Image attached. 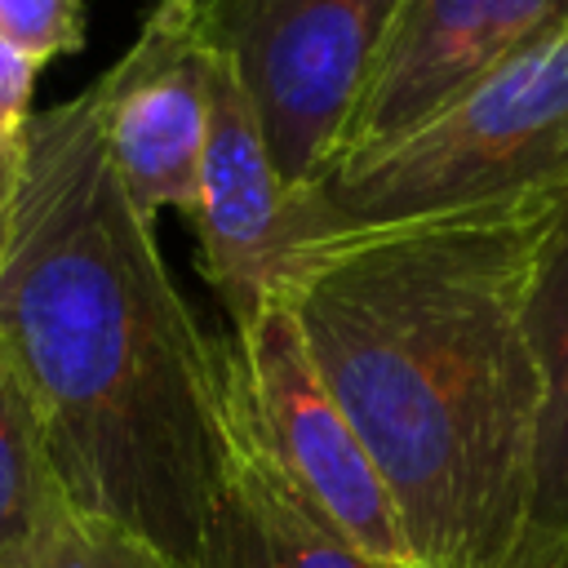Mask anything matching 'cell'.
I'll return each instance as SVG.
<instances>
[{"instance_id": "obj_1", "label": "cell", "mask_w": 568, "mask_h": 568, "mask_svg": "<svg viewBox=\"0 0 568 568\" xmlns=\"http://www.w3.org/2000/svg\"><path fill=\"white\" fill-rule=\"evenodd\" d=\"M555 195L328 231L275 284L422 568H532L541 373L524 306Z\"/></svg>"}, {"instance_id": "obj_2", "label": "cell", "mask_w": 568, "mask_h": 568, "mask_svg": "<svg viewBox=\"0 0 568 568\" xmlns=\"http://www.w3.org/2000/svg\"><path fill=\"white\" fill-rule=\"evenodd\" d=\"M0 351L67 506L195 568L231 448V337L178 293L106 155L93 89L22 129Z\"/></svg>"}, {"instance_id": "obj_3", "label": "cell", "mask_w": 568, "mask_h": 568, "mask_svg": "<svg viewBox=\"0 0 568 568\" xmlns=\"http://www.w3.org/2000/svg\"><path fill=\"white\" fill-rule=\"evenodd\" d=\"M568 191V22L404 138L342 155L297 204L302 240Z\"/></svg>"}, {"instance_id": "obj_4", "label": "cell", "mask_w": 568, "mask_h": 568, "mask_svg": "<svg viewBox=\"0 0 568 568\" xmlns=\"http://www.w3.org/2000/svg\"><path fill=\"white\" fill-rule=\"evenodd\" d=\"M178 4V0H173ZM404 0H186L204 44L248 93L271 160L302 204L342 160Z\"/></svg>"}, {"instance_id": "obj_5", "label": "cell", "mask_w": 568, "mask_h": 568, "mask_svg": "<svg viewBox=\"0 0 568 568\" xmlns=\"http://www.w3.org/2000/svg\"><path fill=\"white\" fill-rule=\"evenodd\" d=\"M231 364L248 426L288 493L351 546L417 564L364 439L315 368L280 293L244 328H231Z\"/></svg>"}, {"instance_id": "obj_6", "label": "cell", "mask_w": 568, "mask_h": 568, "mask_svg": "<svg viewBox=\"0 0 568 568\" xmlns=\"http://www.w3.org/2000/svg\"><path fill=\"white\" fill-rule=\"evenodd\" d=\"M209 71L213 49L195 18L173 0H155L129 53L89 84L106 155L151 222L160 209L186 217L195 209L209 138Z\"/></svg>"}, {"instance_id": "obj_7", "label": "cell", "mask_w": 568, "mask_h": 568, "mask_svg": "<svg viewBox=\"0 0 568 568\" xmlns=\"http://www.w3.org/2000/svg\"><path fill=\"white\" fill-rule=\"evenodd\" d=\"M191 222L200 231V271L222 297L231 328H244L302 244V217L248 93L217 53L209 71V138Z\"/></svg>"}, {"instance_id": "obj_8", "label": "cell", "mask_w": 568, "mask_h": 568, "mask_svg": "<svg viewBox=\"0 0 568 568\" xmlns=\"http://www.w3.org/2000/svg\"><path fill=\"white\" fill-rule=\"evenodd\" d=\"M564 22L568 0H404L342 155L404 138Z\"/></svg>"}, {"instance_id": "obj_9", "label": "cell", "mask_w": 568, "mask_h": 568, "mask_svg": "<svg viewBox=\"0 0 568 568\" xmlns=\"http://www.w3.org/2000/svg\"><path fill=\"white\" fill-rule=\"evenodd\" d=\"M231 337V333H226ZM195 568H422L368 555L315 519L262 453L231 364V448Z\"/></svg>"}, {"instance_id": "obj_10", "label": "cell", "mask_w": 568, "mask_h": 568, "mask_svg": "<svg viewBox=\"0 0 568 568\" xmlns=\"http://www.w3.org/2000/svg\"><path fill=\"white\" fill-rule=\"evenodd\" d=\"M528 342L541 373V426L532 475V568L568 550V191L555 195L550 222L528 280Z\"/></svg>"}, {"instance_id": "obj_11", "label": "cell", "mask_w": 568, "mask_h": 568, "mask_svg": "<svg viewBox=\"0 0 568 568\" xmlns=\"http://www.w3.org/2000/svg\"><path fill=\"white\" fill-rule=\"evenodd\" d=\"M71 510L49 466L31 399L0 351V568H13Z\"/></svg>"}, {"instance_id": "obj_12", "label": "cell", "mask_w": 568, "mask_h": 568, "mask_svg": "<svg viewBox=\"0 0 568 568\" xmlns=\"http://www.w3.org/2000/svg\"><path fill=\"white\" fill-rule=\"evenodd\" d=\"M13 568H186L146 537L98 515L62 510L58 524Z\"/></svg>"}, {"instance_id": "obj_13", "label": "cell", "mask_w": 568, "mask_h": 568, "mask_svg": "<svg viewBox=\"0 0 568 568\" xmlns=\"http://www.w3.org/2000/svg\"><path fill=\"white\" fill-rule=\"evenodd\" d=\"M0 36L31 67H44L84 44L80 0H0Z\"/></svg>"}, {"instance_id": "obj_14", "label": "cell", "mask_w": 568, "mask_h": 568, "mask_svg": "<svg viewBox=\"0 0 568 568\" xmlns=\"http://www.w3.org/2000/svg\"><path fill=\"white\" fill-rule=\"evenodd\" d=\"M36 75H40V67H31L18 49H9L4 44V36H0V124L9 129V133H18L22 138V129L31 124V93H36Z\"/></svg>"}, {"instance_id": "obj_15", "label": "cell", "mask_w": 568, "mask_h": 568, "mask_svg": "<svg viewBox=\"0 0 568 568\" xmlns=\"http://www.w3.org/2000/svg\"><path fill=\"white\" fill-rule=\"evenodd\" d=\"M18 169H22V138L0 124V244L9 231V204L18 191Z\"/></svg>"}, {"instance_id": "obj_16", "label": "cell", "mask_w": 568, "mask_h": 568, "mask_svg": "<svg viewBox=\"0 0 568 568\" xmlns=\"http://www.w3.org/2000/svg\"><path fill=\"white\" fill-rule=\"evenodd\" d=\"M537 568H564V555H555L550 564H537Z\"/></svg>"}, {"instance_id": "obj_17", "label": "cell", "mask_w": 568, "mask_h": 568, "mask_svg": "<svg viewBox=\"0 0 568 568\" xmlns=\"http://www.w3.org/2000/svg\"><path fill=\"white\" fill-rule=\"evenodd\" d=\"M564 568H568V550H564Z\"/></svg>"}]
</instances>
